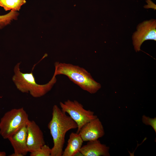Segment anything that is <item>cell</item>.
<instances>
[{"label": "cell", "mask_w": 156, "mask_h": 156, "mask_svg": "<svg viewBox=\"0 0 156 156\" xmlns=\"http://www.w3.org/2000/svg\"><path fill=\"white\" fill-rule=\"evenodd\" d=\"M48 127L53 143L51 156H62L66 133L70 130L77 128V125L69 116L55 105Z\"/></svg>", "instance_id": "6da1fadb"}, {"label": "cell", "mask_w": 156, "mask_h": 156, "mask_svg": "<svg viewBox=\"0 0 156 156\" xmlns=\"http://www.w3.org/2000/svg\"><path fill=\"white\" fill-rule=\"evenodd\" d=\"M53 75H64L83 90L90 94L96 93L101 88L85 69L71 64L56 62Z\"/></svg>", "instance_id": "7a4b0ae2"}, {"label": "cell", "mask_w": 156, "mask_h": 156, "mask_svg": "<svg viewBox=\"0 0 156 156\" xmlns=\"http://www.w3.org/2000/svg\"><path fill=\"white\" fill-rule=\"evenodd\" d=\"M21 62L17 63L14 67V74L12 81L16 88L23 93H29L35 98L41 97L47 94L52 88L57 81L56 76L53 75L51 80L43 85L38 84L32 72L24 73L20 71Z\"/></svg>", "instance_id": "3957f363"}, {"label": "cell", "mask_w": 156, "mask_h": 156, "mask_svg": "<svg viewBox=\"0 0 156 156\" xmlns=\"http://www.w3.org/2000/svg\"><path fill=\"white\" fill-rule=\"evenodd\" d=\"M28 115L23 107L14 108L6 112L0 120V135L8 139L29 121Z\"/></svg>", "instance_id": "277c9868"}, {"label": "cell", "mask_w": 156, "mask_h": 156, "mask_svg": "<svg viewBox=\"0 0 156 156\" xmlns=\"http://www.w3.org/2000/svg\"><path fill=\"white\" fill-rule=\"evenodd\" d=\"M60 105L61 110L68 113L77 123V133L85 124L98 117L93 111L86 110L83 106L76 100L72 101L68 99L64 102H60Z\"/></svg>", "instance_id": "5b68a950"}, {"label": "cell", "mask_w": 156, "mask_h": 156, "mask_svg": "<svg viewBox=\"0 0 156 156\" xmlns=\"http://www.w3.org/2000/svg\"><path fill=\"white\" fill-rule=\"evenodd\" d=\"M133 43L136 52L140 50L142 44L148 40H156V20L151 19L146 20L139 24L136 31L132 36Z\"/></svg>", "instance_id": "8992f818"}, {"label": "cell", "mask_w": 156, "mask_h": 156, "mask_svg": "<svg viewBox=\"0 0 156 156\" xmlns=\"http://www.w3.org/2000/svg\"><path fill=\"white\" fill-rule=\"evenodd\" d=\"M27 144L29 152L36 151L45 144L43 134L34 120H29L26 126Z\"/></svg>", "instance_id": "52a82bcc"}, {"label": "cell", "mask_w": 156, "mask_h": 156, "mask_svg": "<svg viewBox=\"0 0 156 156\" xmlns=\"http://www.w3.org/2000/svg\"><path fill=\"white\" fill-rule=\"evenodd\" d=\"M78 133L83 142H88L102 137L105 134V131L102 122L97 117L85 124Z\"/></svg>", "instance_id": "ba28073f"}, {"label": "cell", "mask_w": 156, "mask_h": 156, "mask_svg": "<svg viewBox=\"0 0 156 156\" xmlns=\"http://www.w3.org/2000/svg\"><path fill=\"white\" fill-rule=\"evenodd\" d=\"M25 126L8 139L14 153L10 156H24L29 152L27 144V130Z\"/></svg>", "instance_id": "9c48e42d"}, {"label": "cell", "mask_w": 156, "mask_h": 156, "mask_svg": "<svg viewBox=\"0 0 156 156\" xmlns=\"http://www.w3.org/2000/svg\"><path fill=\"white\" fill-rule=\"evenodd\" d=\"M109 148L98 139L88 141L82 146L79 151L83 156H109Z\"/></svg>", "instance_id": "30bf717a"}, {"label": "cell", "mask_w": 156, "mask_h": 156, "mask_svg": "<svg viewBox=\"0 0 156 156\" xmlns=\"http://www.w3.org/2000/svg\"><path fill=\"white\" fill-rule=\"evenodd\" d=\"M83 141L79 133H71L68 141L67 146L62 156H74L79 151Z\"/></svg>", "instance_id": "8fae6325"}, {"label": "cell", "mask_w": 156, "mask_h": 156, "mask_svg": "<svg viewBox=\"0 0 156 156\" xmlns=\"http://www.w3.org/2000/svg\"><path fill=\"white\" fill-rule=\"evenodd\" d=\"M18 15L16 11L11 10L8 13L0 15V29L9 24L13 20H16Z\"/></svg>", "instance_id": "7c38bea8"}, {"label": "cell", "mask_w": 156, "mask_h": 156, "mask_svg": "<svg viewBox=\"0 0 156 156\" xmlns=\"http://www.w3.org/2000/svg\"><path fill=\"white\" fill-rule=\"evenodd\" d=\"M0 6L5 11L11 10L16 11L20 9L14 0H0Z\"/></svg>", "instance_id": "4fadbf2b"}, {"label": "cell", "mask_w": 156, "mask_h": 156, "mask_svg": "<svg viewBox=\"0 0 156 156\" xmlns=\"http://www.w3.org/2000/svg\"><path fill=\"white\" fill-rule=\"evenodd\" d=\"M51 148L44 144L38 150L30 153V156H51Z\"/></svg>", "instance_id": "5bb4252c"}, {"label": "cell", "mask_w": 156, "mask_h": 156, "mask_svg": "<svg viewBox=\"0 0 156 156\" xmlns=\"http://www.w3.org/2000/svg\"><path fill=\"white\" fill-rule=\"evenodd\" d=\"M142 122L146 125L151 126L156 133V118H151L143 115L142 117Z\"/></svg>", "instance_id": "9a60e30c"}, {"label": "cell", "mask_w": 156, "mask_h": 156, "mask_svg": "<svg viewBox=\"0 0 156 156\" xmlns=\"http://www.w3.org/2000/svg\"><path fill=\"white\" fill-rule=\"evenodd\" d=\"M17 4V5L18 6V7L21 8V6L23 5L24 4H25L26 1L25 0H14Z\"/></svg>", "instance_id": "2e32d148"}, {"label": "cell", "mask_w": 156, "mask_h": 156, "mask_svg": "<svg viewBox=\"0 0 156 156\" xmlns=\"http://www.w3.org/2000/svg\"><path fill=\"white\" fill-rule=\"evenodd\" d=\"M6 155V153L5 152L0 151V156H5Z\"/></svg>", "instance_id": "e0dca14e"}]
</instances>
